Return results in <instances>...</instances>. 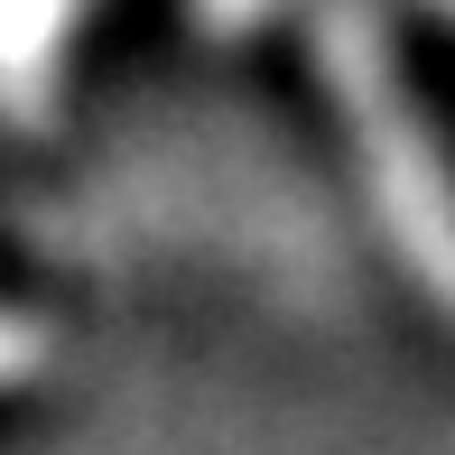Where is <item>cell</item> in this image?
Masks as SVG:
<instances>
[{
    "mask_svg": "<svg viewBox=\"0 0 455 455\" xmlns=\"http://www.w3.org/2000/svg\"><path fill=\"white\" fill-rule=\"evenodd\" d=\"M316 66H325V84L344 102V131H354V158H363V186H371V214H381L390 251L455 316V177H446L437 131L419 121V102L400 84L390 19L371 0H325Z\"/></svg>",
    "mask_w": 455,
    "mask_h": 455,
    "instance_id": "cell-1",
    "label": "cell"
},
{
    "mask_svg": "<svg viewBox=\"0 0 455 455\" xmlns=\"http://www.w3.org/2000/svg\"><path fill=\"white\" fill-rule=\"evenodd\" d=\"M66 28H75V0H0V112L10 121H47Z\"/></svg>",
    "mask_w": 455,
    "mask_h": 455,
    "instance_id": "cell-2",
    "label": "cell"
},
{
    "mask_svg": "<svg viewBox=\"0 0 455 455\" xmlns=\"http://www.w3.org/2000/svg\"><path fill=\"white\" fill-rule=\"evenodd\" d=\"M47 354H56V344H47V325H37L28 307H0V390H10V381H28V371H47Z\"/></svg>",
    "mask_w": 455,
    "mask_h": 455,
    "instance_id": "cell-3",
    "label": "cell"
},
{
    "mask_svg": "<svg viewBox=\"0 0 455 455\" xmlns=\"http://www.w3.org/2000/svg\"><path fill=\"white\" fill-rule=\"evenodd\" d=\"M279 0H196V28L204 37H233V28H251V19H270Z\"/></svg>",
    "mask_w": 455,
    "mask_h": 455,
    "instance_id": "cell-4",
    "label": "cell"
},
{
    "mask_svg": "<svg viewBox=\"0 0 455 455\" xmlns=\"http://www.w3.org/2000/svg\"><path fill=\"white\" fill-rule=\"evenodd\" d=\"M427 10H446V19H455V0H427Z\"/></svg>",
    "mask_w": 455,
    "mask_h": 455,
    "instance_id": "cell-5",
    "label": "cell"
}]
</instances>
